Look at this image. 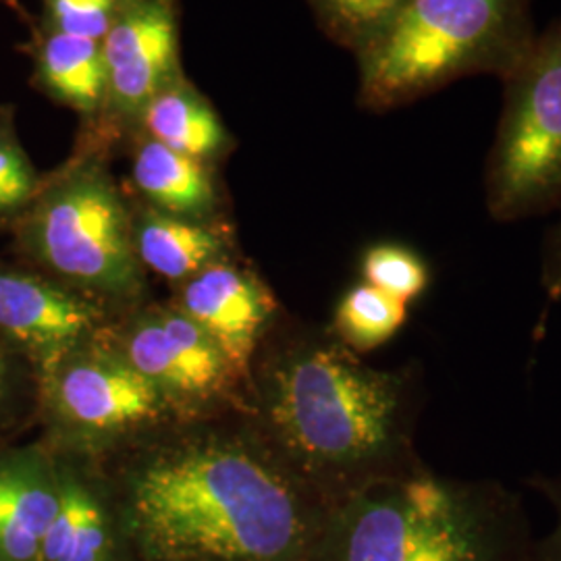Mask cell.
<instances>
[{"instance_id":"obj_23","label":"cell","mask_w":561,"mask_h":561,"mask_svg":"<svg viewBox=\"0 0 561 561\" xmlns=\"http://www.w3.org/2000/svg\"><path fill=\"white\" fill-rule=\"evenodd\" d=\"M41 183L32 162L9 131H0V215H21Z\"/></svg>"},{"instance_id":"obj_17","label":"cell","mask_w":561,"mask_h":561,"mask_svg":"<svg viewBox=\"0 0 561 561\" xmlns=\"http://www.w3.org/2000/svg\"><path fill=\"white\" fill-rule=\"evenodd\" d=\"M38 78L53 99L94 115L106 101L108 83L101 42L53 30L38 48Z\"/></svg>"},{"instance_id":"obj_19","label":"cell","mask_w":561,"mask_h":561,"mask_svg":"<svg viewBox=\"0 0 561 561\" xmlns=\"http://www.w3.org/2000/svg\"><path fill=\"white\" fill-rule=\"evenodd\" d=\"M322 30L345 48L364 53L379 41L408 0H308Z\"/></svg>"},{"instance_id":"obj_14","label":"cell","mask_w":561,"mask_h":561,"mask_svg":"<svg viewBox=\"0 0 561 561\" xmlns=\"http://www.w3.org/2000/svg\"><path fill=\"white\" fill-rule=\"evenodd\" d=\"M134 245L141 266L169 280H187L225 259L227 240L213 225L183 219L146 206L131 217Z\"/></svg>"},{"instance_id":"obj_6","label":"cell","mask_w":561,"mask_h":561,"mask_svg":"<svg viewBox=\"0 0 561 561\" xmlns=\"http://www.w3.org/2000/svg\"><path fill=\"white\" fill-rule=\"evenodd\" d=\"M502 119L484 167L491 219L514 222L561 204V20L537 34L503 80Z\"/></svg>"},{"instance_id":"obj_13","label":"cell","mask_w":561,"mask_h":561,"mask_svg":"<svg viewBox=\"0 0 561 561\" xmlns=\"http://www.w3.org/2000/svg\"><path fill=\"white\" fill-rule=\"evenodd\" d=\"M59 512L42 539L41 561H108L111 518L88 466L71 451H59Z\"/></svg>"},{"instance_id":"obj_16","label":"cell","mask_w":561,"mask_h":561,"mask_svg":"<svg viewBox=\"0 0 561 561\" xmlns=\"http://www.w3.org/2000/svg\"><path fill=\"white\" fill-rule=\"evenodd\" d=\"M141 123L148 138L198 161L219 154L227 140L213 106L181 78L164 85L146 104Z\"/></svg>"},{"instance_id":"obj_1","label":"cell","mask_w":561,"mask_h":561,"mask_svg":"<svg viewBox=\"0 0 561 561\" xmlns=\"http://www.w3.org/2000/svg\"><path fill=\"white\" fill-rule=\"evenodd\" d=\"M127 470L134 530L162 561L296 560L327 502L264 435L187 433Z\"/></svg>"},{"instance_id":"obj_9","label":"cell","mask_w":561,"mask_h":561,"mask_svg":"<svg viewBox=\"0 0 561 561\" xmlns=\"http://www.w3.org/2000/svg\"><path fill=\"white\" fill-rule=\"evenodd\" d=\"M104 322L106 310L80 291L48 275L0 266V337L30 362L38 382L94 340Z\"/></svg>"},{"instance_id":"obj_22","label":"cell","mask_w":561,"mask_h":561,"mask_svg":"<svg viewBox=\"0 0 561 561\" xmlns=\"http://www.w3.org/2000/svg\"><path fill=\"white\" fill-rule=\"evenodd\" d=\"M55 32L104 41L117 15L121 0H44Z\"/></svg>"},{"instance_id":"obj_18","label":"cell","mask_w":561,"mask_h":561,"mask_svg":"<svg viewBox=\"0 0 561 561\" xmlns=\"http://www.w3.org/2000/svg\"><path fill=\"white\" fill-rule=\"evenodd\" d=\"M405 321L408 304L358 283L337 301L331 333L352 352L364 354L393 340Z\"/></svg>"},{"instance_id":"obj_15","label":"cell","mask_w":561,"mask_h":561,"mask_svg":"<svg viewBox=\"0 0 561 561\" xmlns=\"http://www.w3.org/2000/svg\"><path fill=\"white\" fill-rule=\"evenodd\" d=\"M134 183L162 213L202 221L217 204L215 181L204 161L146 138L134 152Z\"/></svg>"},{"instance_id":"obj_12","label":"cell","mask_w":561,"mask_h":561,"mask_svg":"<svg viewBox=\"0 0 561 561\" xmlns=\"http://www.w3.org/2000/svg\"><path fill=\"white\" fill-rule=\"evenodd\" d=\"M59 512L55 449H0V561H41L42 539Z\"/></svg>"},{"instance_id":"obj_24","label":"cell","mask_w":561,"mask_h":561,"mask_svg":"<svg viewBox=\"0 0 561 561\" xmlns=\"http://www.w3.org/2000/svg\"><path fill=\"white\" fill-rule=\"evenodd\" d=\"M541 285L549 300H561V221L547 233L542 245Z\"/></svg>"},{"instance_id":"obj_8","label":"cell","mask_w":561,"mask_h":561,"mask_svg":"<svg viewBox=\"0 0 561 561\" xmlns=\"http://www.w3.org/2000/svg\"><path fill=\"white\" fill-rule=\"evenodd\" d=\"M106 337L161 393L173 414L192 419L208 412L229 400L241 382L219 343L175 304L138 310L108 329Z\"/></svg>"},{"instance_id":"obj_10","label":"cell","mask_w":561,"mask_h":561,"mask_svg":"<svg viewBox=\"0 0 561 561\" xmlns=\"http://www.w3.org/2000/svg\"><path fill=\"white\" fill-rule=\"evenodd\" d=\"M106 101L123 117L141 115L164 85L180 78L173 0H121L104 36Z\"/></svg>"},{"instance_id":"obj_25","label":"cell","mask_w":561,"mask_h":561,"mask_svg":"<svg viewBox=\"0 0 561 561\" xmlns=\"http://www.w3.org/2000/svg\"><path fill=\"white\" fill-rule=\"evenodd\" d=\"M542 493H547V497L553 502L558 510V528L551 535L549 542L545 545L541 551V561H561V477L560 479H541L539 484Z\"/></svg>"},{"instance_id":"obj_2","label":"cell","mask_w":561,"mask_h":561,"mask_svg":"<svg viewBox=\"0 0 561 561\" xmlns=\"http://www.w3.org/2000/svg\"><path fill=\"white\" fill-rule=\"evenodd\" d=\"M262 435L337 505L424 468L414 449L421 373L379 370L333 333L285 335L262 364Z\"/></svg>"},{"instance_id":"obj_20","label":"cell","mask_w":561,"mask_h":561,"mask_svg":"<svg viewBox=\"0 0 561 561\" xmlns=\"http://www.w3.org/2000/svg\"><path fill=\"white\" fill-rule=\"evenodd\" d=\"M364 283L396 300H419L431 285V268L421 254L401 243H375L360 261Z\"/></svg>"},{"instance_id":"obj_3","label":"cell","mask_w":561,"mask_h":561,"mask_svg":"<svg viewBox=\"0 0 561 561\" xmlns=\"http://www.w3.org/2000/svg\"><path fill=\"white\" fill-rule=\"evenodd\" d=\"M331 551L333 561H530L510 491L426 466L341 502Z\"/></svg>"},{"instance_id":"obj_11","label":"cell","mask_w":561,"mask_h":561,"mask_svg":"<svg viewBox=\"0 0 561 561\" xmlns=\"http://www.w3.org/2000/svg\"><path fill=\"white\" fill-rule=\"evenodd\" d=\"M173 304L219 343L241 379H248L256 343L277 314L268 287L254 273L222 259L183 280Z\"/></svg>"},{"instance_id":"obj_4","label":"cell","mask_w":561,"mask_h":561,"mask_svg":"<svg viewBox=\"0 0 561 561\" xmlns=\"http://www.w3.org/2000/svg\"><path fill=\"white\" fill-rule=\"evenodd\" d=\"M537 38L530 0H408L360 59V101L389 111L470 76L505 80Z\"/></svg>"},{"instance_id":"obj_5","label":"cell","mask_w":561,"mask_h":561,"mask_svg":"<svg viewBox=\"0 0 561 561\" xmlns=\"http://www.w3.org/2000/svg\"><path fill=\"white\" fill-rule=\"evenodd\" d=\"M18 240L48 277L104 310L141 298L131 215L102 162H76L41 185L21 213Z\"/></svg>"},{"instance_id":"obj_21","label":"cell","mask_w":561,"mask_h":561,"mask_svg":"<svg viewBox=\"0 0 561 561\" xmlns=\"http://www.w3.org/2000/svg\"><path fill=\"white\" fill-rule=\"evenodd\" d=\"M38 403V379L30 362L0 337V428L21 421Z\"/></svg>"},{"instance_id":"obj_7","label":"cell","mask_w":561,"mask_h":561,"mask_svg":"<svg viewBox=\"0 0 561 561\" xmlns=\"http://www.w3.org/2000/svg\"><path fill=\"white\" fill-rule=\"evenodd\" d=\"M38 405L60 451L71 454H90L173 416L161 393L106 337V327L38 382Z\"/></svg>"}]
</instances>
